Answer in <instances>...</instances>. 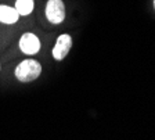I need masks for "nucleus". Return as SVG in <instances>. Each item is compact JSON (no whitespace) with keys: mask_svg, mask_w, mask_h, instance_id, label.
I'll use <instances>...</instances> for the list:
<instances>
[{"mask_svg":"<svg viewBox=\"0 0 155 140\" xmlns=\"http://www.w3.org/2000/svg\"><path fill=\"white\" fill-rule=\"evenodd\" d=\"M19 18V14L17 10L11 6H6V4H0V22L3 24H15Z\"/></svg>","mask_w":155,"mask_h":140,"instance_id":"nucleus-5","label":"nucleus"},{"mask_svg":"<svg viewBox=\"0 0 155 140\" xmlns=\"http://www.w3.org/2000/svg\"><path fill=\"white\" fill-rule=\"evenodd\" d=\"M154 8H155V0H154Z\"/></svg>","mask_w":155,"mask_h":140,"instance_id":"nucleus-7","label":"nucleus"},{"mask_svg":"<svg viewBox=\"0 0 155 140\" xmlns=\"http://www.w3.org/2000/svg\"><path fill=\"white\" fill-rule=\"evenodd\" d=\"M46 18L51 24H61L65 20V6L62 0H48L46 3Z\"/></svg>","mask_w":155,"mask_h":140,"instance_id":"nucleus-2","label":"nucleus"},{"mask_svg":"<svg viewBox=\"0 0 155 140\" xmlns=\"http://www.w3.org/2000/svg\"><path fill=\"white\" fill-rule=\"evenodd\" d=\"M33 6H35L33 0H17L14 8L19 15H29L33 10Z\"/></svg>","mask_w":155,"mask_h":140,"instance_id":"nucleus-6","label":"nucleus"},{"mask_svg":"<svg viewBox=\"0 0 155 140\" xmlns=\"http://www.w3.org/2000/svg\"><path fill=\"white\" fill-rule=\"evenodd\" d=\"M19 49L21 52L25 53V54H36V53L40 50V40L35 33H24L19 39Z\"/></svg>","mask_w":155,"mask_h":140,"instance_id":"nucleus-4","label":"nucleus"},{"mask_svg":"<svg viewBox=\"0 0 155 140\" xmlns=\"http://www.w3.org/2000/svg\"><path fill=\"white\" fill-rule=\"evenodd\" d=\"M42 74V65L33 58H26L21 61L15 68V78L19 82H32Z\"/></svg>","mask_w":155,"mask_h":140,"instance_id":"nucleus-1","label":"nucleus"},{"mask_svg":"<svg viewBox=\"0 0 155 140\" xmlns=\"http://www.w3.org/2000/svg\"><path fill=\"white\" fill-rule=\"evenodd\" d=\"M72 47V38L67 33H62L57 38V42L54 45V49H53V57H54L57 61H61L68 55L69 50Z\"/></svg>","mask_w":155,"mask_h":140,"instance_id":"nucleus-3","label":"nucleus"}]
</instances>
